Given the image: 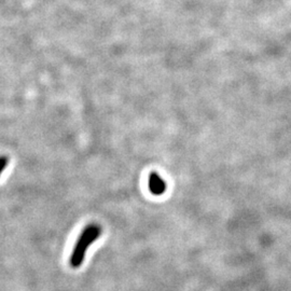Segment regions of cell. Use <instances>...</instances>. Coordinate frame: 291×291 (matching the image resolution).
Here are the masks:
<instances>
[{
  "label": "cell",
  "instance_id": "1",
  "mask_svg": "<svg viewBox=\"0 0 291 291\" xmlns=\"http://www.w3.org/2000/svg\"><path fill=\"white\" fill-rule=\"evenodd\" d=\"M101 235V227L98 224H90L83 228L82 233L80 234L78 241L75 245L74 252H72L69 263L71 267L78 268L82 265L85 261L86 254L88 248L98 240V237Z\"/></svg>",
  "mask_w": 291,
  "mask_h": 291
},
{
  "label": "cell",
  "instance_id": "2",
  "mask_svg": "<svg viewBox=\"0 0 291 291\" xmlns=\"http://www.w3.org/2000/svg\"><path fill=\"white\" fill-rule=\"evenodd\" d=\"M149 190L154 195H161L166 190V184L164 180L158 174L151 173L149 176Z\"/></svg>",
  "mask_w": 291,
  "mask_h": 291
},
{
  "label": "cell",
  "instance_id": "3",
  "mask_svg": "<svg viewBox=\"0 0 291 291\" xmlns=\"http://www.w3.org/2000/svg\"><path fill=\"white\" fill-rule=\"evenodd\" d=\"M7 165H8V159L6 157L0 158V175L3 174V172L7 168Z\"/></svg>",
  "mask_w": 291,
  "mask_h": 291
}]
</instances>
